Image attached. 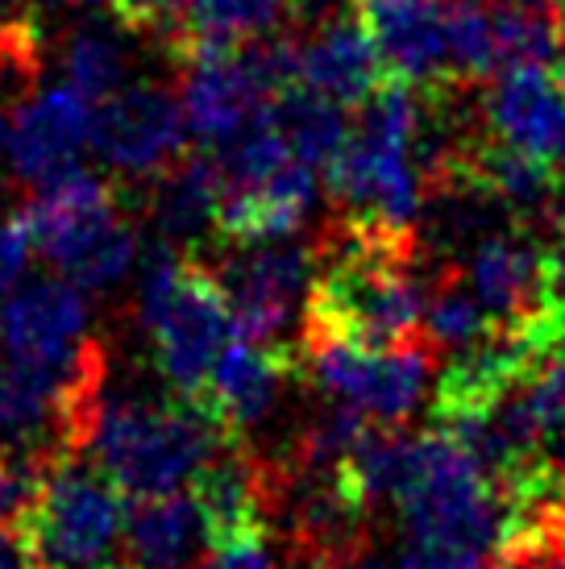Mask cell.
I'll return each mask as SVG.
<instances>
[{
    "label": "cell",
    "mask_w": 565,
    "mask_h": 569,
    "mask_svg": "<svg viewBox=\"0 0 565 569\" xmlns=\"http://www.w3.org/2000/svg\"><path fill=\"white\" fill-rule=\"evenodd\" d=\"M416 262L420 253L412 229L341 221L316 250L304 337H333L366 349L412 346L424 329Z\"/></svg>",
    "instance_id": "6da1fadb"
},
{
    "label": "cell",
    "mask_w": 565,
    "mask_h": 569,
    "mask_svg": "<svg viewBox=\"0 0 565 569\" xmlns=\"http://www.w3.org/2000/svg\"><path fill=\"white\" fill-rule=\"evenodd\" d=\"M325 179L346 221L412 229L428 179L420 162V104L408 83L387 80L361 100L358 121Z\"/></svg>",
    "instance_id": "7a4b0ae2"
},
{
    "label": "cell",
    "mask_w": 565,
    "mask_h": 569,
    "mask_svg": "<svg viewBox=\"0 0 565 569\" xmlns=\"http://www.w3.org/2000/svg\"><path fill=\"white\" fill-rule=\"evenodd\" d=\"M225 441H234V432H225L196 399H117L100 408L88 453L121 495L146 499L188 487Z\"/></svg>",
    "instance_id": "3957f363"
},
{
    "label": "cell",
    "mask_w": 565,
    "mask_h": 569,
    "mask_svg": "<svg viewBox=\"0 0 565 569\" xmlns=\"http://www.w3.org/2000/svg\"><path fill=\"white\" fill-rule=\"evenodd\" d=\"M138 317L155 337L158 370L184 399H200L225 346L237 337L234 308L217 274L179 258L175 241L150 246L141 262Z\"/></svg>",
    "instance_id": "277c9868"
},
{
    "label": "cell",
    "mask_w": 565,
    "mask_h": 569,
    "mask_svg": "<svg viewBox=\"0 0 565 569\" xmlns=\"http://www.w3.org/2000/svg\"><path fill=\"white\" fill-rule=\"evenodd\" d=\"M21 221L33 250L63 279L88 291L121 283L138 262V233L117 208V191L88 171H71L38 188Z\"/></svg>",
    "instance_id": "5b68a950"
},
{
    "label": "cell",
    "mask_w": 565,
    "mask_h": 569,
    "mask_svg": "<svg viewBox=\"0 0 565 569\" xmlns=\"http://www.w3.org/2000/svg\"><path fill=\"white\" fill-rule=\"evenodd\" d=\"M126 528L121 490L105 470H83L63 458L47 475L17 532L33 569H129L117 553Z\"/></svg>",
    "instance_id": "8992f818"
},
{
    "label": "cell",
    "mask_w": 565,
    "mask_h": 569,
    "mask_svg": "<svg viewBox=\"0 0 565 569\" xmlns=\"http://www.w3.org/2000/svg\"><path fill=\"white\" fill-rule=\"evenodd\" d=\"M308 353V379L329 399L346 408L399 425L420 408L424 387H428V346H395V349H366L333 337H304Z\"/></svg>",
    "instance_id": "52a82bcc"
},
{
    "label": "cell",
    "mask_w": 565,
    "mask_h": 569,
    "mask_svg": "<svg viewBox=\"0 0 565 569\" xmlns=\"http://www.w3.org/2000/svg\"><path fill=\"white\" fill-rule=\"evenodd\" d=\"M212 274L234 308L237 332L282 346V332L296 325V312L308 308L316 253L287 238L234 241Z\"/></svg>",
    "instance_id": "ba28073f"
},
{
    "label": "cell",
    "mask_w": 565,
    "mask_h": 569,
    "mask_svg": "<svg viewBox=\"0 0 565 569\" xmlns=\"http://www.w3.org/2000/svg\"><path fill=\"white\" fill-rule=\"evenodd\" d=\"M184 100L155 83H133L105 96L92 112V146L100 159L129 174H158L188 142Z\"/></svg>",
    "instance_id": "9c48e42d"
},
{
    "label": "cell",
    "mask_w": 565,
    "mask_h": 569,
    "mask_svg": "<svg viewBox=\"0 0 565 569\" xmlns=\"http://www.w3.org/2000/svg\"><path fill=\"white\" fill-rule=\"evenodd\" d=\"M490 138L565 174V76L549 67H503L483 96Z\"/></svg>",
    "instance_id": "30bf717a"
},
{
    "label": "cell",
    "mask_w": 565,
    "mask_h": 569,
    "mask_svg": "<svg viewBox=\"0 0 565 569\" xmlns=\"http://www.w3.org/2000/svg\"><path fill=\"white\" fill-rule=\"evenodd\" d=\"M83 146H92V100L67 83L21 100L4 150L21 183L47 188L79 171Z\"/></svg>",
    "instance_id": "8fae6325"
},
{
    "label": "cell",
    "mask_w": 565,
    "mask_h": 569,
    "mask_svg": "<svg viewBox=\"0 0 565 569\" xmlns=\"http://www.w3.org/2000/svg\"><path fill=\"white\" fill-rule=\"evenodd\" d=\"M354 17L370 33L391 80L433 92L454 88L445 54V0H354Z\"/></svg>",
    "instance_id": "7c38bea8"
},
{
    "label": "cell",
    "mask_w": 565,
    "mask_h": 569,
    "mask_svg": "<svg viewBox=\"0 0 565 569\" xmlns=\"http://www.w3.org/2000/svg\"><path fill=\"white\" fill-rule=\"evenodd\" d=\"M184 63V117L188 129L205 146L229 142L237 129H246L262 112L270 96L250 71L241 47L191 50Z\"/></svg>",
    "instance_id": "4fadbf2b"
},
{
    "label": "cell",
    "mask_w": 565,
    "mask_h": 569,
    "mask_svg": "<svg viewBox=\"0 0 565 569\" xmlns=\"http://www.w3.org/2000/svg\"><path fill=\"white\" fill-rule=\"evenodd\" d=\"M291 349L270 346V341H254V337H234L225 353L217 358L212 375H208L205 396L196 399L200 408L217 420L225 432H241V428L262 425L282 396V382L291 375Z\"/></svg>",
    "instance_id": "5bb4252c"
},
{
    "label": "cell",
    "mask_w": 565,
    "mask_h": 569,
    "mask_svg": "<svg viewBox=\"0 0 565 569\" xmlns=\"http://www.w3.org/2000/svg\"><path fill=\"white\" fill-rule=\"evenodd\" d=\"M191 495L205 511L212 549L234 540L267 537V511L275 499V475L246 449L225 441L205 461V470L191 478Z\"/></svg>",
    "instance_id": "9a60e30c"
},
{
    "label": "cell",
    "mask_w": 565,
    "mask_h": 569,
    "mask_svg": "<svg viewBox=\"0 0 565 569\" xmlns=\"http://www.w3.org/2000/svg\"><path fill=\"white\" fill-rule=\"evenodd\" d=\"M88 341V300L71 279H38L0 303L9 358H63Z\"/></svg>",
    "instance_id": "2e32d148"
},
{
    "label": "cell",
    "mask_w": 565,
    "mask_h": 569,
    "mask_svg": "<svg viewBox=\"0 0 565 569\" xmlns=\"http://www.w3.org/2000/svg\"><path fill=\"white\" fill-rule=\"evenodd\" d=\"M316 204V167L308 162H282L279 171L246 183V188L220 191L217 229L225 241H270L296 238Z\"/></svg>",
    "instance_id": "e0dca14e"
},
{
    "label": "cell",
    "mask_w": 565,
    "mask_h": 569,
    "mask_svg": "<svg viewBox=\"0 0 565 569\" xmlns=\"http://www.w3.org/2000/svg\"><path fill=\"white\" fill-rule=\"evenodd\" d=\"M387 80L391 76L358 17H329L308 42H299V88L325 100L361 104Z\"/></svg>",
    "instance_id": "ac0fdd59"
},
{
    "label": "cell",
    "mask_w": 565,
    "mask_h": 569,
    "mask_svg": "<svg viewBox=\"0 0 565 569\" xmlns=\"http://www.w3.org/2000/svg\"><path fill=\"white\" fill-rule=\"evenodd\" d=\"M212 532L196 495H146L126 511V566L129 569H191Z\"/></svg>",
    "instance_id": "d6986e66"
},
{
    "label": "cell",
    "mask_w": 565,
    "mask_h": 569,
    "mask_svg": "<svg viewBox=\"0 0 565 569\" xmlns=\"http://www.w3.org/2000/svg\"><path fill=\"white\" fill-rule=\"evenodd\" d=\"M220 204V171L212 150L205 154H179L171 167L158 171L150 191V212L167 241L200 238L208 224H217Z\"/></svg>",
    "instance_id": "ffe728a7"
},
{
    "label": "cell",
    "mask_w": 565,
    "mask_h": 569,
    "mask_svg": "<svg viewBox=\"0 0 565 569\" xmlns=\"http://www.w3.org/2000/svg\"><path fill=\"white\" fill-rule=\"evenodd\" d=\"M270 121L279 126V133L287 138L291 154L308 167H325L329 171L333 159L341 154V146L349 138V121L337 100L308 92V88H287V92L270 96L267 100Z\"/></svg>",
    "instance_id": "44dd1931"
},
{
    "label": "cell",
    "mask_w": 565,
    "mask_h": 569,
    "mask_svg": "<svg viewBox=\"0 0 565 569\" xmlns=\"http://www.w3.org/2000/svg\"><path fill=\"white\" fill-rule=\"evenodd\" d=\"M126 21L117 26H105V21H83L71 30L63 50V67H67V80L76 92H83L88 100H105L117 88H126V71H129V47L126 38Z\"/></svg>",
    "instance_id": "7402d4cb"
},
{
    "label": "cell",
    "mask_w": 565,
    "mask_h": 569,
    "mask_svg": "<svg viewBox=\"0 0 565 569\" xmlns=\"http://www.w3.org/2000/svg\"><path fill=\"white\" fill-rule=\"evenodd\" d=\"M445 54H449L454 83L495 76L499 38H495V4L490 0H445Z\"/></svg>",
    "instance_id": "603a6c76"
},
{
    "label": "cell",
    "mask_w": 565,
    "mask_h": 569,
    "mask_svg": "<svg viewBox=\"0 0 565 569\" xmlns=\"http://www.w3.org/2000/svg\"><path fill=\"white\" fill-rule=\"evenodd\" d=\"M499 67H553L557 63V17L545 0H495Z\"/></svg>",
    "instance_id": "cb8c5ba5"
},
{
    "label": "cell",
    "mask_w": 565,
    "mask_h": 569,
    "mask_svg": "<svg viewBox=\"0 0 565 569\" xmlns=\"http://www.w3.org/2000/svg\"><path fill=\"white\" fill-rule=\"evenodd\" d=\"M424 332L433 346L462 349L495 332V325L483 312L470 283H462L454 274H440L433 287H424Z\"/></svg>",
    "instance_id": "d4e9b609"
},
{
    "label": "cell",
    "mask_w": 565,
    "mask_h": 569,
    "mask_svg": "<svg viewBox=\"0 0 565 569\" xmlns=\"http://www.w3.org/2000/svg\"><path fill=\"white\" fill-rule=\"evenodd\" d=\"M54 466H59V458H50L42 449H26V445L0 449V523L26 520V511L33 507Z\"/></svg>",
    "instance_id": "484cf974"
},
{
    "label": "cell",
    "mask_w": 565,
    "mask_h": 569,
    "mask_svg": "<svg viewBox=\"0 0 565 569\" xmlns=\"http://www.w3.org/2000/svg\"><path fill=\"white\" fill-rule=\"evenodd\" d=\"M30 250H33V241H30V233H26L21 212L4 217V221H0V303L13 296L17 279H21V270L30 262Z\"/></svg>",
    "instance_id": "4316f807"
},
{
    "label": "cell",
    "mask_w": 565,
    "mask_h": 569,
    "mask_svg": "<svg viewBox=\"0 0 565 569\" xmlns=\"http://www.w3.org/2000/svg\"><path fill=\"white\" fill-rule=\"evenodd\" d=\"M191 569H275V557H270L267 540H234V545H220L208 561H196Z\"/></svg>",
    "instance_id": "83f0119b"
},
{
    "label": "cell",
    "mask_w": 565,
    "mask_h": 569,
    "mask_svg": "<svg viewBox=\"0 0 565 569\" xmlns=\"http://www.w3.org/2000/svg\"><path fill=\"white\" fill-rule=\"evenodd\" d=\"M0 569H33L30 549L17 532V523H0Z\"/></svg>",
    "instance_id": "f1b7e54d"
},
{
    "label": "cell",
    "mask_w": 565,
    "mask_h": 569,
    "mask_svg": "<svg viewBox=\"0 0 565 569\" xmlns=\"http://www.w3.org/2000/svg\"><path fill=\"white\" fill-rule=\"evenodd\" d=\"M545 250H549L553 291H557V300L565 303V212H562V221L549 229V241H545Z\"/></svg>",
    "instance_id": "f546056e"
},
{
    "label": "cell",
    "mask_w": 565,
    "mask_h": 569,
    "mask_svg": "<svg viewBox=\"0 0 565 569\" xmlns=\"http://www.w3.org/2000/svg\"><path fill=\"white\" fill-rule=\"evenodd\" d=\"M545 461L553 466V475L565 482V428L562 432H553L549 441H545Z\"/></svg>",
    "instance_id": "4dcf8cb0"
},
{
    "label": "cell",
    "mask_w": 565,
    "mask_h": 569,
    "mask_svg": "<svg viewBox=\"0 0 565 569\" xmlns=\"http://www.w3.org/2000/svg\"><path fill=\"white\" fill-rule=\"evenodd\" d=\"M557 38H562V50H557V63H562V76H565V0H557Z\"/></svg>",
    "instance_id": "1f68e13d"
},
{
    "label": "cell",
    "mask_w": 565,
    "mask_h": 569,
    "mask_svg": "<svg viewBox=\"0 0 565 569\" xmlns=\"http://www.w3.org/2000/svg\"><path fill=\"white\" fill-rule=\"evenodd\" d=\"M9 146V129H4V112H0V150Z\"/></svg>",
    "instance_id": "d6a6232c"
}]
</instances>
